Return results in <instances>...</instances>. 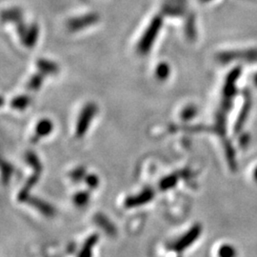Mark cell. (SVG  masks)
<instances>
[{"label":"cell","mask_w":257,"mask_h":257,"mask_svg":"<svg viewBox=\"0 0 257 257\" xmlns=\"http://www.w3.org/2000/svg\"><path fill=\"white\" fill-rule=\"evenodd\" d=\"M90 199V194L88 192H80L76 193L74 196V202L77 206H84L86 205Z\"/></svg>","instance_id":"obj_18"},{"label":"cell","mask_w":257,"mask_h":257,"mask_svg":"<svg viewBox=\"0 0 257 257\" xmlns=\"http://www.w3.org/2000/svg\"><path fill=\"white\" fill-rule=\"evenodd\" d=\"M253 178H254V180L257 182V167L254 169V171H253Z\"/></svg>","instance_id":"obj_24"},{"label":"cell","mask_w":257,"mask_h":257,"mask_svg":"<svg viewBox=\"0 0 257 257\" xmlns=\"http://www.w3.org/2000/svg\"><path fill=\"white\" fill-rule=\"evenodd\" d=\"M218 254L222 257L233 256L235 255V249L230 245H223L219 248Z\"/></svg>","instance_id":"obj_20"},{"label":"cell","mask_w":257,"mask_h":257,"mask_svg":"<svg viewBox=\"0 0 257 257\" xmlns=\"http://www.w3.org/2000/svg\"><path fill=\"white\" fill-rule=\"evenodd\" d=\"M31 103V98L28 95H19L11 101V107L16 110H25Z\"/></svg>","instance_id":"obj_14"},{"label":"cell","mask_w":257,"mask_h":257,"mask_svg":"<svg viewBox=\"0 0 257 257\" xmlns=\"http://www.w3.org/2000/svg\"><path fill=\"white\" fill-rule=\"evenodd\" d=\"M98 235L96 234H92L89 238L86 240L85 244L83 245L82 248L80 250V252L78 253L79 256H90L92 255V248L95 246V244L98 241Z\"/></svg>","instance_id":"obj_13"},{"label":"cell","mask_w":257,"mask_h":257,"mask_svg":"<svg viewBox=\"0 0 257 257\" xmlns=\"http://www.w3.org/2000/svg\"><path fill=\"white\" fill-rule=\"evenodd\" d=\"M216 58L222 64H228L239 60L245 62H257V48L225 51L216 55Z\"/></svg>","instance_id":"obj_2"},{"label":"cell","mask_w":257,"mask_h":257,"mask_svg":"<svg viewBox=\"0 0 257 257\" xmlns=\"http://www.w3.org/2000/svg\"><path fill=\"white\" fill-rule=\"evenodd\" d=\"M202 232V227L200 224H195L184 233L181 237L177 239L173 246V249L176 252H182L186 248L191 247L193 243L200 237Z\"/></svg>","instance_id":"obj_6"},{"label":"cell","mask_w":257,"mask_h":257,"mask_svg":"<svg viewBox=\"0 0 257 257\" xmlns=\"http://www.w3.org/2000/svg\"><path fill=\"white\" fill-rule=\"evenodd\" d=\"M154 195H155L154 190L145 189L137 195L128 196V198L125 200V207L126 208H136V207H140L142 205H145L154 198Z\"/></svg>","instance_id":"obj_8"},{"label":"cell","mask_w":257,"mask_h":257,"mask_svg":"<svg viewBox=\"0 0 257 257\" xmlns=\"http://www.w3.org/2000/svg\"><path fill=\"white\" fill-rule=\"evenodd\" d=\"M44 75L45 74H43L42 73H38V74L33 75L32 78L30 79V81L28 82V89L31 91H38L43 83Z\"/></svg>","instance_id":"obj_16"},{"label":"cell","mask_w":257,"mask_h":257,"mask_svg":"<svg viewBox=\"0 0 257 257\" xmlns=\"http://www.w3.org/2000/svg\"><path fill=\"white\" fill-rule=\"evenodd\" d=\"M203 3H208V2H211L212 0H200Z\"/></svg>","instance_id":"obj_26"},{"label":"cell","mask_w":257,"mask_h":257,"mask_svg":"<svg viewBox=\"0 0 257 257\" xmlns=\"http://www.w3.org/2000/svg\"><path fill=\"white\" fill-rule=\"evenodd\" d=\"M161 28V21L158 19L152 20V23L148 26L146 32H144L138 43V52L142 55H146L151 50L156 41L157 35Z\"/></svg>","instance_id":"obj_4"},{"label":"cell","mask_w":257,"mask_h":257,"mask_svg":"<svg viewBox=\"0 0 257 257\" xmlns=\"http://www.w3.org/2000/svg\"><path fill=\"white\" fill-rule=\"evenodd\" d=\"M156 77L159 80H165L170 75V66L167 63H160L156 70Z\"/></svg>","instance_id":"obj_17"},{"label":"cell","mask_w":257,"mask_h":257,"mask_svg":"<svg viewBox=\"0 0 257 257\" xmlns=\"http://www.w3.org/2000/svg\"><path fill=\"white\" fill-rule=\"evenodd\" d=\"M85 182L90 188L93 189L98 185V177L94 175H87L85 177Z\"/></svg>","instance_id":"obj_23"},{"label":"cell","mask_w":257,"mask_h":257,"mask_svg":"<svg viewBox=\"0 0 257 257\" xmlns=\"http://www.w3.org/2000/svg\"><path fill=\"white\" fill-rule=\"evenodd\" d=\"M53 128H54V126H53L52 121H50L49 119L40 120L37 123V127H36V133H35V137L33 138V141L36 142L40 138H45L47 136H49L52 133Z\"/></svg>","instance_id":"obj_10"},{"label":"cell","mask_w":257,"mask_h":257,"mask_svg":"<svg viewBox=\"0 0 257 257\" xmlns=\"http://www.w3.org/2000/svg\"><path fill=\"white\" fill-rule=\"evenodd\" d=\"M97 108L94 103H88L83 108L75 127V135L77 138H83L90 128L94 115L96 114Z\"/></svg>","instance_id":"obj_5"},{"label":"cell","mask_w":257,"mask_h":257,"mask_svg":"<svg viewBox=\"0 0 257 257\" xmlns=\"http://www.w3.org/2000/svg\"><path fill=\"white\" fill-rule=\"evenodd\" d=\"M179 176L177 175H170L165 176L159 183V188L161 191H168L174 188L175 185L178 182Z\"/></svg>","instance_id":"obj_15"},{"label":"cell","mask_w":257,"mask_h":257,"mask_svg":"<svg viewBox=\"0 0 257 257\" xmlns=\"http://www.w3.org/2000/svg\"><path fill=\"white\" fill-rule=\"evenodd\" d=\"M242 74V69L240 66L233 68L227 75L223 86L222 98L219 108L215 114V123L212 131L216 133L219 137H225L226 135V124L227 116L230 113L233 106V100L237 90V81Z\"/></svg>","instance_id":"obj_1"},{"label":"cell","mask_w":257,"mask_h":257,"mask_svg":"<svg viewBox=\"0 0 257 257\" xmlns=\"http://www.w3.org/2000/svg\"><path fill=\"white\" fill-rule=\"evenodd\" d=\"M27 201L31 206H33L37 211H40L46 216H52L55 213V209L44 200H41L37 197H29Z\"/></svg>","instance_id":"obj_9"},{"label":"cell","mask_w":257,"mask_h":257,"mask_svg":"<svg viewBox=\"0 0 257 257\" xmlns=\"http://www.w3.org/2000/svg\"><path fill=\"white\" fill-rule=\"evenodd\" d=\"M85 174H86L85 169L82 168V167H79V168L75 169L71 173V177H72V179L74 180V181H79V180H81V179L85 177Z\"/></svg>","instance_id":"obj_22"},{"label":"cell","mask_w":257,"mask_h":257,"mask_svg":"<svg viewBox=\"0 0 257 257\" xmlns=\"http://www.w3.org/2000/svg\"><path fill=\"white\" fill-rule=\"evenodd\" d=\"M253 83H254V85L257 87V73L253 76Z\"/></svg>","instance_id":"obj_25"},{"label":"cell","mask_w":257,"mask_h":257,"mask_svg":"<svg viewBox=\"0 0 257 257\" xmlns=\"http://www.w3.org/2000/svg\"><path fill=\"white\" fill-rule=\"evenodd\" d=\"M13 172H14L13 166L9 164V163L3 162V164H2V176H3V182L4 183H6L9 180L11 175H13Z\"/></svg>","instance_id":"obj_19"},{"label":"cell","mask_w":257,"mask_h":257,"mask_svg":"<svg viewBox=\"0 0 257 257\" xmlns=\"http://www.w3.org/2000/svg\"><path fill=\"white\" fill-rule=\"evenodd\" d=\"M37 68L40 71V73L43 74H55L58 72V66L55 62L40 59L37 61Z\"/></svg>","instance_id":"obj_12"},{"label":"cell","mask_w":257,"mask_h":257,"mask_svg":"<svg viewBox=\"0 0 257 257\" xmlns=\"http://www.w3.org/2000/svg\"><path fill=\"white\" fill-rule=\"evenodd\" d=\"M196 112H197V110L195 109V107L189 106V107L185 108V109L182 110L181 117H182L184 120L192 119V118H193V117L196 115Z\"/></svg>","instance_id":"obj_21"},{"label":"cell","mask_w":257,"mask_h":257,"mask_svg":"<svg viewBox=\"0 0 257 257\" xmlns=\"http://www.w3.org/2000/svg\"><path fill=\"white\" fill-rule=\"evenodd\" d=\"M94 222L98 226H100L102 230H105L110 235H113V233H115L114 226L111 224V222L105 215H103L101 213H98L94 216Z\"/></svg>","instance_id":"obj_11"},{"label":"cell","mask_w":257,"mask_h":257,"mask_svg":"<svg viewBox=\"0 0 257 257\" xmlns=\"http://www.w3.org/2000/svg\"><path fill=\"white\" fill-rule=\"evenodd\" d=\"M26 161L30 165L33 167L34 169V175H32L27 180L26 184L23 186L22 190L19 193V200L23 202V201H27L29 196V193L31 192V190L33 189V187L38 182L39 177L41 175V171H42V167L40 164L39 159L37 158V156L33 154V153H28L26 155Z\"/></svg>","instance_id":"obj_3"},{"label":"cell","mask_w":257,"mask_h":257,"mask_svg":"<svg viewBox=\"0 0 257 257\" xmlns=\"http://www.w3.org/2000/svg\"><path fill=\"white\" fill-rule=\"evenodd\" d=\"M252 108V99H251V96L248 92H246L245 95H244V100H243V104H242V108L240 109L239 111L238 116H237V119L236 122L234 124V133L235 134H238L241 131L243 127L245 126L247 120H248V115H249V111Z\"/></svg>","instance_id":"obj_7"}]
</instances>
